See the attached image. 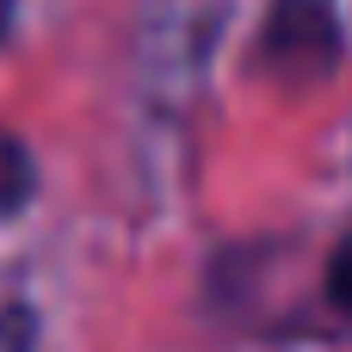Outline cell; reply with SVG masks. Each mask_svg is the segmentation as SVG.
I'll use <instances>...</instances> for the list:
<instances>
[{
    "label": "cell",
    "instance_id": "6da1fadb",
    "mask_svg": "<svg viewBox=\"0 0 352 352\" xmlns=\"http://www.w3.org/2000/svg\"><path fill=\"white\" fill-rule=\"evenodd\" d=\"M229 0H142V74L155 93H192Z\"/></svg>",
    "mask_w": 352,
    "mask_h": 352
},
{
    "label": "cell",
    "instance_id": "7a4b0ae2",
    "mask_svg": "<svg viewBox=\"0 0 352 352\" xmlns=\"http://www.w3.org/2000/svg\"><path fill=\"white\" fill-rule=\"evenodd\" d=\"M260 62L278 80H322L340 62V19L328 0H278L260 37Z\"/></svg>",
    "mask_w": 352,
    "mask_h": 352
},
{
    "label": "cell",
    "instance_id": "3957f363",
    "mask_svg": "<svg viewBox=\"0 0 352 352\" xmlns=\"http://www.w3.org/2000/svg\"><path fill=\"white\" fill-rule=\"evenodd\" d=\"M25 192H31V161H25V148L0 130V217H6V210H19V204H25Z\"/></svg>",
    "mask_w": 352,
    "mask_h": 352
},
{
    "label": "cell",
    "instance_id": "277c9868",
    "mask_svg": "<svg viewBox=\"0 0 352 352\" xmlns=\"http://www.w3.org/2000/svg\"><path fill=\"white\" fill-rule=\"evenodd\" d=\"M328 297H334V309L352 316V235L334 248V260H328Z\"/></svg>",
    "mask_w": 352,
    "mask_h": 352
},
{
    "label": "cell",
    "instance_id": "5b68a950",
    "mask_svg": "<svg viewBox=\"0 0 352 352\" xmlns=\"http://www.w3.org/2000/svg\"><path fill=\"white\" fill-rule=\"evenodd\" d=\"M37 340V322L25 309H0V352H31Z\"/></svg>",
    "mask_w": 352,
    "mask_h": 352
},
{
    "label": "cell",
    "instance_id": "8992f818",
    "mask_svg": "<svg viewBox=\"0 0 352 352\" xmlns=\"http://www.w3.org/2000/svg\"><path fill=\"white\" fill-rule=\"evenodd\" d=\"M6 19H12V0H0V37H6Z\"/></svg>",
    "mask_w": 352,
    "mask_h": 352
}]
</instances>
